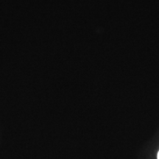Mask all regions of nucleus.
Returning <instances> with one entry per match:
<instances>
[{
	"instance_id": "obj_1",
	"label": "nucleus",
	"mask_w": 159,
	"mask_h": 159,
	"mask_svg": "<svg viewBox=\"0 0 159 159\" xmlns=\"http://www.w3.org/2000/svg\"><path fill=\"white\" fill-rule=\"evenodd\" d=\"M158 159H159V152H158Z\"/></svg>"
}]
</instances>
